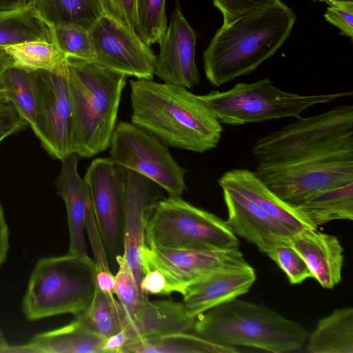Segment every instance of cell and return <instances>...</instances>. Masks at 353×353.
I'll return each mask as SVG.
<instances>
[{
  "instance_id": "obj_1",
  "label": "cell",
  "mask_w": 353,
  "mask_h": 353,
  "mask_svg": "<svg viewBox=\"0 0 353 353\" xmlns=\"http://www.w3.org/2000/svg\"><path fill=\"white\" fill-rule=\"evenodd\" d=\"M130 83L131 123L170 147L200 153L217 147L223 127L197 95L153 80Z\"/></svg>"
},
{
  "instance_id": "obj_41",
  "label": "cell",
  "mask_w": 353,
  "mask_h": 353,
  "mask_svg": "<svg viewBox=\"0 0 353 353\" xmlns=\"http://www.w3.org/2000/svg\"><path fill=\"white\" fill-rule=\"evenodd\" d=\"M9 229L0 203V268L6 261L9 250Z\"/></svg>"
},
{
  "instance_id": "obj_19",
  "label": "cell",
  "mask_w": 353,
  "mask_h": 353,
  "mask_svg": "<svg viewBox=\"0 0 353 353\" xmlns=\"http://www.w3.org/2000/svg\"><path fill=\"white\" fill-rule=\"evenodd\" d=\"M61 161L55 186L66 208L70 240L68 253L87 256L84 232L88 215L93 210L90 190L78 172L77 153L70 154Z\"/></svg>"
},
{
  "instance_id": "obj_35",
  "label": "cell",
  "mask_w": 353,
  "mask_h": 353,
  "mask_svg": "<svg viewBox=\"0 0 353 353\" xmlns=\"http://www.w3.org/2000/svg\"><path fill=\"white\" fill-rule=\"evenodd\" d=\"M289 238L276 241L265 254L285 273L291 284H300L312 278V274L302 256L290 245Z\"/></svg>"
},
{
  "instance_id": "obj_13",
  "label": "cell",
  "mask_w": 353,
  "mask_h": 353,
  "mask_svg": "<svg viewBox=\"0 0 353 353\" xmlns=\"http://www.w3.org/2000/svg\"><path fill=\"white\" fill-rule=\"evenodd\" d=\"M88 32L95 62L126 77L153 79L157 57L136 32L103 14Z\"/></svg>"
},
{
  "instance_id": "obj_30",
  "label": "cell",
  "mask_w": 353,
  "mask_h": 353,
  "mask_svg": "<svg viewBox=\"0 0 353 353\" xmlns=\"http://www.w3.org/2000/svg\"><path fill=\"white\" fill-rule=\"evenodd\" d=\"M4 48L13 59V67L28 72H55L67 58L54 43L43 41H27Z\"/></svg>"
},
{
  "instance_id": "obj_28",
  "label": "cell",
  "mask_w": 353,
  "mask_h": 353,
  "mask_svg": "<svg viewBox=\"0 0 353 353\" xmlns=\"http://www.w3.org/2000/svg\"><path fill=\"white\" fill-rule=\"evenodd\" d=\"M74 319L105 339L121 332L130 323L127 312L114 294L97 287L88 307Z\"/></svg>"
},
{
  "instance_id": "obj_23",
  "label": "cell",
  "mask_w": 353,
  "mask_h": 353,
  "mask_svg": "<svg viewBox=\"0 0 353 353\" xmlns=\"http://www.w3.org/2000/svg\"><path fill=\"white\" fill-rule=\"evenodd\" d=\"M105 340L74 319L64 326L34 335L25 345L12 346L10 352L103 353Z\"/></svg>"
},
{
  "instance_id": "obj_16",
  "label": "cell",
  "mask_w": 353,
  "mask_h": 353,
  "mask_svg": "<svg viewBox=\"0 0 353 353\" xmlns=\"http://www.w3.org/2000/svg\"><path fill=\"white\" fill-rule=\"evenodd\" d=\"M162 190L149 179L125 169L123 255L139 287L142 277L141 252L145 246V224L154 206L163 198Z\"/></svg>"
},
{
  "instance_id": "obj_42",
  "label": "cell",
  "mask_w": 353,
  "mask_h": 353,
  "mask_svg": "<svg viewBox=\"0 0 353 353\" xmlns=\"http://www.w3.org/2000/svg\"><path fill=\"white\" fill-rule=\"evenodd\" d=\"M114 275L111 270H96V287L101 291L114 294Z\"/></svg>"
},
{
  "instance_id": "obj_43",
  "label": "cell",
  "mask_w": 353,
  "mask_h": 353,
  "mask_svg": "<svg viewBox=\"0 0 353 353\" xmlns=\"http://www.w3.org/2000/svg\"><path fill=\"white\" fill-rule=\"evenodd\" d=\"M13 64L12 57L6 52L4 47L0 46V79L7 70L13 67Z\"/></svg>"
},
{
  "instance_id": "obj_25",
  "label": "cell",
  "mask_w": 353,
  "mask_h": 353,
  "mask_svg": "<svg viewBox=\"0 0 353 353\" xmlns=\"http://www.w3.org/2000/svg\"><path fill=\"white\" fill-rule=\"evenodd\" d=\"M28 4L52 27L73 25L88 31L104 14L99 0H28Z\"/></svg>"
},
{
  "instance_id": "obj_7",
  "label": "cell",
  "mask_w": 353,
  "mask_h": 353,
  "mask_svg": "<svg viewBox=\"0 0 353 353\" xmlns=\"http://www.w3.org/2000/svg\"><path fill=\"white\" fill-rule=\"evenodd\" d=\"M351 91L301 95L284 91L265 78L240 83L225 91L197 95L222 123L239 125L285 117H300L308 108L352 96Z\"/></svg>"
},
{
  "instance_id": "obj_8",
  "label": "cell",
  "mask_w": 353,
  "mask_h": 353,
  "mask_svg": "<svg viewBox=\"0 0 353 353\" xmlns=\"http://www.w3.org/2000/svg\"><path fill=\"white\" fill-rule=\"evenodd\" d=\"M145 245L172 250L239 248V240L226 221L198 208L181 196L160 199L145 224Z\"/></svg>"
},
{
  "instance_id": "obj_2",
  "label": "cell",
  "mask_w": 353,
  "mask_h": 353,
  "mask_svg": "<svg viewBox=\"0 0 353 353\" xmlns=\"http://www.w3.org/2000/svg\"><path fill=\"white\" fill-rule=\"evenodd\" d=\"M295 19L279 1L223 23L203 53L208 80L219 87L255 70L287 40Z\"/></svg>"
},
{
  "instance_id": "obj_29",
  "label": "cell",
  "mask_w": 353,
  "mask_h": 353,
  "mask_svg": "<svg viewBox=\"0 0 353 353\" xmlns=\"http://www.w3.org/2000/svg\"><path fill=\"white\" fill-rule=\"evenodd\" d=\"M234 347L216 344L189 332H179L137 341L119 353H234Z\"/></svg>"
},
{
  "instance_id": "obj_33",
  "label": "cell",
  "mask_w": 353,
  "mask_h": 353,
  "mask_svg": "<svg viewBox=\"0 0 353 353\" xmlns=\"http://www.w3.org/2000/svg\"><path fill=\"white\" fill-rule=\"evenodd\" d=\"M115 261L117 271L114 275V294L132 322L139 316L144 304L148 301V295L141 292L124 255L117 256Z\"/></svg>"
},
{
  "instance_id": "obj_9",
  "label": "cell",
  "mask_w": 353,
  "mask_h": 353,
  "mask_svg": "<svg viewBox=\"0 0 353 353\" xmlns=\"http://www.w3.org/2000/svg\"><path fill=\"white\" fill-rule=\"evenodd\" d=\"M110 159L152 181L169 196H181L186 190V170L168 148L132 123L116 124L110 144Z\"/></svg>"
},
{
  "instance_id": "obj_26",
  "label": "cell",
  "mask_w": 353,
  "mask_h": 353,
  "mask_svg": "<svg viewBox=\"0 0 353 353\" xmlns=\"http://www.w3.org/2000/svg\"><path fill=\"white\" fill-rule=\"evenodd\" d=\"M314 228L334 220L353 219V182L322 191L294 207Z\"/></svg>"
},
{
  "instance_id": "obj_47",
  "label": "cell",
  "mask_w": 353,
  "mask_h": 353,
  "mask_svg": "<svg viewBox=\"0 0 353 353\" xmlns=\"http://www.w3.org/2000/svg\"><path fill=\"white\" fill-rule=\"evenodd\" d=\"M18 132L19 131L15 128H7L0 130V143L8 137L11 136Z\"/></svg>"
},
{
  "instance_id": "obj_24",
  "label": "cell",
  "mask_w": 353,
  "mask_h": 353,
  "mask_svg": "<svg viewBox=\"0 0 353 353\" xmlns=\"http://www.w3.org/2000/svg\"><path fill=\"white\" fill-rule=\"evenodd\" d=\"M307 337V352L353 353V309H337L319 319Z\"/></svg>"
},
{
  "instance_id": "obj_5",
  "label": "cell",
  "mask_w": 353,
  "mask_h": 353,
  "mask_svg": "<svg viewBox=\"0 0 353 353\" xmlns=\"http://www.w3.org/2000/svg\"><path fill=\"white\" fill-rule=\"evenodd\" d=\"M258 168L292 165L328 154L353 152V105L297 120L259 139L253 147Z\"/></svg>"
},
{
  "instance_id": "obj_4",
  "label": "cell",
  "mask_w": 353,
  "mask_h": 353,
  "mask_svg": "<svg viewBox=\"0 0 353 353\" xmlns=\"http://www.w3.org/2000/svg\"><path fill=\"white\" fill-rule=\"evenodd\" d=\"M192 330L212 343L274 353L301 349L308 333L300 323L261 304L236 298L198 316Z\"/></svg>"
},
{
  "instance_id": "obj_44",
  "label": "cell",
  "mask_w": 353,
  "mask_h": 353,
  "mask_svg": "<svg viewBox=\"0 0 353 353\" xmlns=\"http://www.w3.org/2000/svg\"><path fill=\"white\" fill-rule=\"evenodd\" d=\"M28 5V0H0V10L18 9Z\"/></svg>"
},
{
  "instance_id": "obj_46",
  "label": "cell",
  "mask_w": 353,
  "mask_h": 353,
  "mask_svg": "<svg viewBox=\"0 0 353 353\" xmlns=\"http://www.w3.org/2000/svg\"><path fill=\"white\" fill-rule=\"evenodd\" d=\"M325 2L328 3L330 6H339L353 4V0H313Z\"/></svg>"
},
{
  "instance_id": "obj_36",
  "label": "cell",
  "mask_w": 353,
  "mask_h": 353,
  "mask_svg": "<svg viewBox=\"0 0 353 353\" xmlns=\"http://www.w3.org/2000/svg\"><path fill=\"white\" fill-rule=\"evenodd\" d=\"M142 277L140 290L144 294L169 295L175 292L174 286L165 274L142 259Z\"/></svg>"
},
{
  "instance_id": "obj_22",
  "label": "cell",
  "mask_w": 353,
  "mask_h": 353,
  "mask_svg": "<svg viewBox=\"0 0 353 353\" xmlns=\"http://www.w3.org/2000/svg\"><path fill=\"white\" fill-rule=\"evenodd\" d=\"M218 183L221 188L241 194L294 232L316 229L294 207L270 190L254 172L233 169L224 173Z\"/></svg>"
},
{
  "instance_id": "obj_3",
  "label": "cell",
  "mask_w": 353,
  "mask_h": 353,
  "mask_svg": "<svg viewBox=\"0 0 353 353\" xmlns=\"http://www.w3.org/2000/svg\"><path fill=\"white\" fill-rule=\"evenodd\" d=\"M74 152L90 158L105 151L114 130L126 76L94 61L67 57Z\"/></svg>"
},
{
  "instance_id": "obj_27",
  "label": "cell",
  "mask_w": 353,
  "mask_h": 353,
  "mask_svg": "<svg viewBox=\"0 0 353 353\" xmlns=\"http://www.w3.org/2000/svg\"><path fill=\"white\" fill-rule=\"evenodd\" d=\"M43 41L54 43L53 27L30 5L0 10V46Z\"/></svg>"
},
{
  "instance_id": "obj_21",
  "label": "cell",
  "mask_w": 353,
  "mask_h": 353,
  "mask_svg": "<svg viewBox=\"0 0 353 353\" xmlns=\"http://www.w3.org/2000/svg\"><path fill=\"white\" fill-rule=\"evenodd\" d=\"M195 321L196 319L188 315L183 303L168 300L151 302L148 300L139 316L117 334L121 343V349L127 344L140 340L189 332L192 330Z\"/></svg>"
},
{
  "instance_id": "obj_18",
  "label": "cell",
  "mask_w": 353,
  "mask_h": 353,
  "mask_svg": "<svg viewBox=\"0 0 353 353\" xmlns=\"http://www.w3.org/2000/svg\"><path fill=\"white\" fill-rule=\"evenodd\" d=\"M222 190L228 213L226 223L235 235L255 245L260 252L265 254L276 241L296 233L237 192Z\"/></svg>"
},
{
  "instance_id": "obj_31",
  "label": "cell",
  "mask_w": 353,
  "mask_h": 353,
  "mask_svg": "<svg viewBox=\"0 0 353 353\" xmlns=\"http://www.w3.org/2000/svg\"><path fill=\"white\" fill-rule=\"evenodd\" d=\"M0 88L20 117L32 128L37 105L33 73L12 67L1 78Z\"/></svg>"
},
{
  "instance_id": "obj_11",
  "label": "cell",
  "mask_w": 353,
  "mask_h": 353,
  "mask_svg": "<svg viewBox=\"0 0 353 353\" xmlns=\"http://www.w3.org/2000/svg\"><path fill=\"white\" fill-rule=\"evenodd\" d=\"M91 196L95 222L110 266L123 254L125 168L110 158L94 159L83 177Z\"/></svg>"
},
{
  "instance_id": "obj_39",
  "label": "cell",
  "mask_w": 353,
  "mask_h": 353,
  "mask_svg": "<svg viewBox=\"0 0 353 353\" xmlns=\"http://www.w3.org/2000/svg\"><path fill=\"white\" fill-rule=\"evenodd\" d=\"M325 19L338 28L341 34L353 37V4L333 6L327 8Z\"/></svg>"
},
{
  "instance_id": "obj_37",
  "label": "cell",
  "mask_w": 353,
  "mask_h": 353,
  "mask_svg": "<svg viewBox=\"0 0 353 353\" xmlns=\"http://www.w3.org/2000/svg\"><path fill=\"white\" fill-rule=\"evenodd\" d=\"M104 14L134 31L136 0H99Z\"/></svg>"
},
{
  "instance_id": "obj_10",
  "label": "cell",
  "mask_w": 353,
  "mask_h": 353,
  "mask_svg": "<svg viewBox=\"0 0 353 353\" xmlns=\"http://www.w3.org/2000/svg\"><path fill=\"white\" fill-rule=\"evenodd\" d=\"M254 172L278 197L295 207L319 192L353 182V152L285 166L256 167Z\"/></svg>"
},
{
  "instance_id": "obj_14",
  "label": "cell",
  "mask_w": 353,
  "mask_h": 353,
  "mask_svg": "<svg viewBox=\"0 0 353 353\" xmlns=\"http://www.w3.org/2000/svg\"><path fill=\"white\" fill-rule=\"evenodd\" d=\"M142 259L163 272L175 292L182 295L190 285L218 270L247 263L239 248L172 250L145 245L141 252Z\"/></svg>"
},
{
  "instance_id": "obj_12",
  "label": "cell",
  "mask_w": 353,
  "mask_h": 353,
  "mask_svg": "<svg viewBox=\"0 0 353 353\" xmlns=\"http://www.w3.org/2000/svg\"><path fill=\"white\" fill-rule=\"evenodd\" d=\"M65 60L55 72H32L37 105L31 129L48 154L60 161L74 153Z\"/></svg>"
},
{
  "instance_id": "obj_20",
  "label": "cell",
  "mask_w": 353,
  "mask_h": 353,
  "mask_svg": "<svg viewBox=\"0 0 353 353\" xmlns=\"http://www.w3.org/2000/svg\"><path fill=\"white\" fill-rule=\"evenodd\" d=\"M322 288L332 289L341 280L343 248L337 237L310 229L288 239Z\"/></svg>"
},
{
  "instance_id": "obj_17",
  "label": "cell",
  "mask_w": 353,
  "mask_h": 353,
  "mask_svg": "<svg viewBox=\"0 0 353 353\" xmlns=\"http://www.w3.org/2000/svg\"><path fill=\"white\" fill-rule=\"evenodd\" d=\"M254 269L248 264L218 270L190 285L183 294V304L192 318L247 293L256 281Z\"/></svg>"
},
{
  "instance_id": "obj_45",
  "label": "cell",
  "mask_w": 353,
  "mask_h": 353,
  "mask_svg": "<svg viewBox=\"0 0 353 353\" xmlns=\"http://www.w3.org/2000/svg\"><path fill=\"white\" fill-rule=\"evenodd\" d=\"M11 345L8 344L5 336L1 330H0V353L10 352Z\"/></svg>"
},
{
  "instance_id": "obj_40",
  "label": "cell",
  "mask_w": 353,
  "mask_h": 353,
  "mask_svg": "<svg viewBox=\"0 0 353 353\" xmlns=\"http://www.w3.org/2000/svg\"><path fill=\"white\" fill-rule=\"evenodd\" d=\"M27 125L0 88V130L15 128L21 131Z\"/></svg>"
},
{
  "instance_id": "obj_6",
  "label": "cell",
  "mask_w": 353,
  "mask_h": 353,
  "mask_svg": "<svg viewBox=\"0 0 353 353\" xmlns=\"http://www.w3.org/2000/svg\"><path fill=\"white\" fill-rule=\"evenodd\" d=\"M96 265L88 255L67 253L39 259L30 274L22 300L28 321L81 314L96 289Z\"/></svg>"
},
{
  "instance_id": "obj_32",
  "label": "cell",
  "mask_w": 353,
  "mask_h": 353,
  "mask_svg": "<svg viewBox=\"0 0 353 353\" xmlns=\"http://www.w3.org/2000/svg\"><path fill=\"white\" fill-rule=\"evenodd\" d=\"M134 30L150 46L159 43L168 27L165 0H136Z\"/></svg>"
},
{
  "instance_id": "obj_34",
  "label": "cell",
  "mask_w": 353,
  "mask_h": 353,
  "mask_svg": "<svg viewBox=\"0 0 353 353\" xmlns=\"http://www.w3.org/2000/svg\"><path fill=\"white\" fill-rule=\"evenodd\" d=\"M55 45L67 57L95 62L96 57L88 30L73 25L53 27Z\"/></svg>"
},
{
  "instance_id": "obj_15",
  "label": "cell",
  "mask_w": 353,
  "mask_h": 353,
  "mask_svg": "<svg viewBox=\"0 0 353 353\" xmlns=\"http://www.w3.org/2000/svg\"><path fill=\"white\" fill-rule=\"evenodd\" d=\"M196 34L185 18L179 0L169 26L159 43L154 74L164 83L191 89L199 84L195 62Z\"/></svg>"
},
{
  "instance_id": "obj_38",
  "label": "cell",
  "mask_w": 353,
  "mask_h": 353,
  "mask_svg": "<svg viewBox=\"0 0 353 353\" xmlns=\"http://www.w3.org/2000/svg\"><path fill=\"white\" fill-rule=\"evenodd\" d=\"M280 0H212L214 5L221 12L223 23L256 8L279 2Z\"/></svg>"
}]
</instances>
